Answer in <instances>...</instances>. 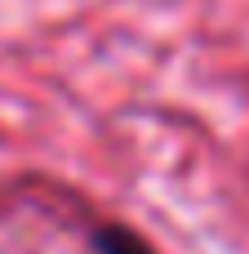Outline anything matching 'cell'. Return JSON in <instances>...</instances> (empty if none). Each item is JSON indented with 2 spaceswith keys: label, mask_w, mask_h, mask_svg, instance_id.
<instances>
[{
  "label": "cell",
  "mask_w": 249,
  "mask_h": 254,
  "mask_svg": "<svg viewBox=\"0 0 249 254\" xmlns=\"http://www.w3.org/2000/svg\"><path fill=\"white\" fill-rule=\"evenodd\" d=\"M94 250L98 254H156L147 246V237H138V232L125 228V223H102V228H94Z\"/></svg>",
  "instance_id": "6da1fadb"
}]
</instances>
